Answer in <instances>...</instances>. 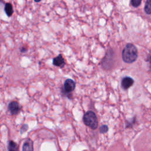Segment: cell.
Here are the masks:
<instances>
[{
    "mask_svg": "<svg viewBox=\"0 0 151 151\" xmlns=\"http://www.w3.org/2000/svg\"><path fill=\"white\" fill-rule=\"evenodd\" d=\"M8 151H19L17 144L12 140H9L8 143Z\"/></svg>",
    "mask_w": 151,
    "mask_h": 151,
    "instance_id": "cell-9",
    "label": "cell"
},
{
    "mask_svg": "<svg viewBox=\"0 0 151 151\" xmlns=\"http://www.w3.org/2000/svg\"><path fill=\"white\" fill-rule=\"evenodd\" d=\"M52 64L53 65L57 67H64V65H65V61L62 55L59 54L58 55L54 57L52 60Z\"/></svg>",
    "mask_w": 151,
    "mask_h": 151,
    "instance_id": "cell-6",
    "label": "cell"
},
{
    "mask_svg": "<svg viewBox=\"0 0 151 151\" xmlns=\"http://www.w3.org/2000/svg\"><path fill=\"white\" fill-rule=\"evenodd\" d=\"M142 1L141 0H132L130 1V4L131 5L133 6V7H138L140 4H141Z\"/></svg>",
    "mask_w": 151,
    "mask_h": 151,
    "instance_id": "cell-11",
    "label": "cell"
},
{
    "mask_svg": "<svg viewBox=\"0 0 151 151\" xmlns=\"http://www.w3.org/2000/svg\"><path fill=\"white\" fill-rule=\"evenodd\" d=\"M8 110L12 115H17L21 110V106L16 101H11L8 106Z\"/></svg>",
    "mask_w": 151,
    "mask_h": 151,
    "instance_id": "cell-4",
    "label": "cell"
},
{
    "mask_svg": "<svg viewBox=\"0 0 151 151\" xmlns=\"http://www.w3.org/2000/svg\"><path fill=\"white\" fill-rule=\"evenodd\" d=\"M135 122V119H134V120L133 122H132L133 123V122ZM132 122H130V124L132 123ZM129 126H130V123H126V127H129Z\"/></svg>",
    "mask_w": 151,
    "mask_h": 151,
    "instance_id": "cell-16",
    "label": "cell"
},
{
    "mask_svg": "<svg viewBox=\"0 0 151 151\" xmlns=\"http://www.w3.org/2000/svg\"><path fill=\"white\" fill-rule=\"evenodd\" d=\"M122 55L123 61L126 63H132L136 60L138 56L137 48L133 44L128 43L124 47Z\"/></svg>",
    "mask_w": 151,
    "mask_h": 151,
    "instance_id": "cell-1",
    "label": "cell"
},
{
    "mask_svg": "<svg viewBox=\"0 0 151 151\" xmlns=\"http://www.w3.org/2000/svg\"><path fill=\"white\" fill-rule=\"evenodd\" d=\"M76 87V83L75 82L70 78L67 79L64 83L63 91L64 93L68 94L71 93Z\"/></svg>",
    "mask_w": 151,
    "mask_h": 151,
    "instance_id": "cell-3",
    "label": "cell"
},
{
    "mask_svg": "<svg viewBox=\"0 0 151 151\" xmlns=\"http://www.w3.org/2000/svg\"><path fill=\"white\" fill-rule=\"evenodd\" d=\"M28 126L27 124H23V125L22 126V127H21V129H20V132H21V133H22L25 132V131H27V130L28 129Z\"/></svg>",
    "mask_w": 151,
    "mask_h": 151,
    "instance_id": "cell-13",
    "label": "cell"
},
{
    "mask_svg": "<svg viewBox=\"0 0 151 151\" xmlns=\"http://www.w3.org/2000/svg\"><path fill=\"white\" fill-rule=\"evenodd\" d=\"M144 10L147 14H151V0L146 1L145 3Z\"/></svg>",
    "mask_w": 151,
    "mask_h": 151,
    "instance_id": "cell-10",
    "label": "cell"
},
{
    "mask_svg": "<svg viewBox=\"0 0 151 151\" xmlns=\"http://www.w3.org/2000/svg\"><path fill=\"white\" fill-rule=\"evenodd\" d=\"M147 61L149 63V70L151 72V52L149 54V55H148V57H147Z\"/></svg>",
    "mask_w": 151,
    "mask_h": 151,
    "instance_id": "cell-14",
    "label": "cell"
},
{
    "mask_svg": "<svg viewBox=\"0 0 151 151\" xmlns=\"http://www.w3.org/2000/svg\"><path fill=\"white\" fill-rule=\"evenodd\" d=\"M134 80L132 78L130 77H124L121 81V86L123 89L127 90L132 86Z\"/></svg>",
    "mask_w": 151,
    "mask_h": 151,
    "instance_id": "cell-5",
    "label": "cell"
},
{
    "mask_svg": "<svg viewBox=\"0 0 151 151\" xmlns=\"http://www.w3.org/2000/svg\"><path fill=\"white\" fill-rule=\"evenodd\" d=\"M109 130V127L106 124H104V125H102L100 126V133H106Z\"/></svg>",
    "mask_w": 151,
    "mask_h": 151,
    "instance_id": "cell-12",
    "label": "cell"
},
{
    "mask_svg": "<svg viewBox=\"0 0 151 151\" xmlns=\"http://www.w3.org/2000/svg\"><path fill=\"white\" fill-rule=\"evenodd\" d=\"M22 151H34L33 142L30 139H27L25 140L22 145Z\"/></svg>",
    "mask_w": 151,
    "mask_h": 151,
    "instance_id": "cell-7",
    "label": "cell"
},
{
    "mask_svg": "<svg viewBox=\"0 0 151 151\" xmlns=\"http://www.w3.org/2000/svg\"><path fill=\"white\" fill-rule=\"evenodd\" d=\"M83 122L91 129H96L98 127V120L96 114L93 111H87L83 116Z\"/></svg>",
    "mask_w": 151,
    "mask_h": 151,
    "instance_id": "cell-2",
    "label": "cell"
},
{
    "mask_svg": "<svg viewBox=\"0 0 151 151\" xmlns=\"http://www.w3.org/2000/svg\"><path fill=\"white\" fill-rule=\"evenodd\" d=\"M4 11L7 16L11 17L13 14V8L11 3H6L4 7Z\"/></svg>",
    "mask_w": 151,
    "mask_h": 151,
    "instance_id": "cell-8",
    "label": "cell"
},
{
    "mask_svg": "<svg viewBox=\"0 0 151 151\" xmlns=\"http://www.w3.org/2000/svg\"><path fill=\"white\" fill-rule=\"evenodd\" d=\"M25 51H27V48H25V47H22V48L21 49V52H25Z\"/></svg>",
    "mask_w": 151,
    "mask_h": 151,
    "instance_id": "cell-15",
    "label": "cell"
}]
</instances>
